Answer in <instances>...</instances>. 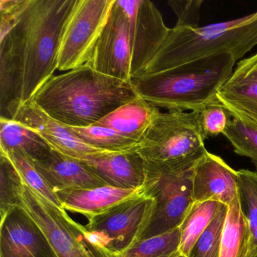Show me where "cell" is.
I'll return each instance as SVG.
<instances>
[{
  "label": "cell",
  "instance_id": "cell-1",
  "mask_svg": "<svg viewBox=\"0 0 257 257\" xmlns=\"http://www.w3.org/2000/svg\"><path fill=\"white\" fill-rule=\"evenodd\" d=\"M77 2L29 0L16 25L0 32L2 106L30 101L54 76L63 32Z\"/></svg>",
  "mask_w": 257,
  "mask_h": 257
},
{
  "label": "cell",
  "instance_id": "cell-2",
  "mask_svg": "<svg viewBox=\"0 0 257 257\" xmlns=\"http://www.w3.org/2000/svg\"><path fill=\"white\" fill-rule=\"evenodd\" d=\"M138 97L132 82L84 65L52 76L31 100L63 125L84 127Z\"/></svg>",
  "mask_w": 257,
  "mask_h": 257
},
{
  "label": "cell",
  "instance_id": "cell-3",
  "mask_svg": "<svg viewBox=\"0 0 257 257\" xmlns=\"http://www.w3.org/2000/svg\"><path fill=\"white\" fill-rule=\"evenodd\" d=\"M235 62L231 54H215L169 70L144 73L132 79V85L138 96L155 107L199 112L218 101V91L231 77Z\"/></svg>",
  "mask_w": 257,
  "mask_h": 257
},
{
  "label": "cell",
  "instance_id": "cell-4",
  "mask_svg": "<svg viewBox=\"0 0 257 257\" xmlns=\"http://www.w3.org/2000/svg\"><path fill=\"white\" fill-rule=\"evenodd\" d=\"M256 46L257 11L195 29L174 27L144 73L169 70L215 54H231L236 61Z\"/></svg>",
  "mask_w": 257,
  "mask_h": 257
},
{
  "label": "cell",
  "instance_id": "cell-5",
  "mask_svg": "<svg viewBox=\"0 0 257 257\" xmlns=\"http://www.w3.org/2000/svg\"><path fill=\"white\" fill-rule=\"evenodd\" d=\"M204 141L198 112H159L137 152L146 162L193 168L207 153Z\"/></svg>",
  "mask_w": 257,
  "mask_h": 257
},
{
  "label": "cell",
  "instance_id": "cell-6",
  "mask_svg": "<svg viewBox=\"0 0 257 257\" xmlns=\"http://www.w3.org/2000/svg\"><path fill=\"white\" fill-rule=\"evenodd\" d=\"M145 163L143 192L154 200V207L140 241L179 228L194 204V168Z\"/></svg>",
  "mask_w": 257,
  "mask_h": 257
},
{
  "label": "cell",
  "instance_id": "cell-7",
  "mask_svg": "<svg viewBox=\"0 0 257 257\" xmlns=\"http://www.w3.org/2000/svg\"><path fill=\"white\" fill-rule=\"evenodd\" d=\"M22 207L46 233L58 257H112L91 240L85 225L26 185Z\"/></svg>",
  "mask_w": 257,
  "mask_h": 257
},
{
  "label": "cell",
  "instance_id": "cell-8",
  "mask_svg": "<svg viewBox=\"0 0 257 257\" xmlns=\"http://www.w3.org/2000/svg\"><path fill=\"white\" fill-rule=\"evenodd\" d=\"M153 207L154 200L142 194L93 216L85 228L97 246L114 256L140 241Z\"/></svg>",
  "mask_w": 257,
  "mask_h": 257
},
{
  "label": "cell",
  "instance_id": "cell-9",
  "mask_svg": "<svg viewBox=\"0 0 257 257\" xmlns=\"http://www.w3.org/2000/svg\"><path fill=\"white\" fill-rule=\"evenodd\" d=\"M115 0H78L63 32L58 70L67 72L89 61Z\"/></svg>",
  "mask_w": 257,
  "mask_h": 257
},
{
  "label": "cell",
  "instance_id": "cell-10",
  "mask_svg": "<svg viewBox=\"0 0 257 257\" xmlns=\"http://www.w3.org/2000/svg\"><path fill=\"white\" fill-rule=\"evenodd\" d=\"M85 65L106 76L132 82V28L117 0Z\"/></svg>",
  "mask_w": 257,
  "mask_h": 257
},
{
  "label": "cell",
  "instance_id": "cell-11",
  "mask_svg": "<svg viewBox=\"0 0 257 257\" xmlns=\"http://www.w3.org/2000/svg\"><path fill=\"white\" fill-rule=\"evenodd\" d=\"M0 257H58L41 227L22 207L0 224Z\"/></svg>",
  "mask_w": 257,
  "mask_h": 257
},
{
  "label": "cell",
  "instance_id": "cell-12",
  "mask_svg": "<svg viewBox=\"0 0 257 257\" xmlns=\"http://www.w3.org/2000/svg\"><path fill=\"white\" fill-rule=\"evenodd\" d=\"M132 79L145 72L147 66L168 38L171 28L162 13L150 0H141L132 27Z\"/></svg>",
  "mask_w": 257,
  "mask_h": 257
},
{
  "label": "cell",
  "instance_id": "cell-13",
  "mask_svg": "<svg viewBox=\"0 0 257 257\" xmlns=\"http://www.w3.org/2000/svg\"><path fill=\"white\" fill-rule=\"evenodd\" d=\"M192 192L194 202L215 201L228 206L239 195L237 171L207 151L194 167Z\"/></svg>",
  "mask_w": 257,
  "mask_h": 257
},
{
  "label": "cell",
  "instance_id": "cell-14",
  "mask_svg": "<svg viewBox=\"0 0 257 257\" xmlns=\"http://www.w3.org/2000/svg\"><path fill=\"white\" fill-rule=\"evenodd\" d=\"M13 120L38 134L54 150L70 157L83 160L90 155L103 152L84 143L32 100L21 105Z\"/></svg>",
  "mask_w": 257,
  "mask_h": 257
},
{
  "label": "cell",
  "instance_id": "cell-15",
  "mask_svg": "<svg viewBox=\"0 0 257 257\" xmlns=\"http://www.w3.org/2000/svg\"><path fill=\"white\" fill-rule=\"evenodd\" d=\"M82 161L107 186L140 189L145 183V161L137 151L100 152L90 155Z\"/></svg>",
  "mask_w": 257,
  "mask_h": 257
},
{
  "label": "cell",
  "instance_id": "cell-16",
  "mask_svg": "<svg viewBox=\"0 0 257 257\" xmlns=\"http://www.w3.org/2000/svg\"><path fill=\"white\" fill-rule=\"evenodd\" d=\"M32 162L56 195L59 192L106 185L83 161L54 149L47 159Z\"/></svg>",
  "mask_w": 257,
  "mask_h": 257
},
{
  "label": "cell",
  "instance_id": "cell-17",
  "mask_svg": "<svg viewBox=\"0 0 257 257\" xmlns=\"http://www.w3.org/2000/svg\"><path fill=\"white\" fill-rule=\"evenodd\" d=\"M142 194L143 188L126 189L106 185L91 189L59 192L57 195L61 208L67 212L80 213L89 219Z\"/></svg>",
  "mask_w": 257,
  "mask_h": 257
},
{
  "label": "cell",
  "instance_id": "cell-18",
  "mask_svg": "<svg viewBox=\"0 0 257 257\" xmlns=\"http://www.w3.org/2000/svg\"><path fill=\"white\" fill-rule=\"evenodd\" d=\"M159 112L157 107L138 96L93 125L109 127L140 142Z\"/></svg>",
  "mask_w": 257,
  "mask_h": 257
},
{
  "label": "cell",
  "instance_id": "cell-19",
  "mask_svg": "<svg viewBox=\"0 0 257 257\" xmlns=\"http://www.w3.org/2000/svg\"><path fill=\"white\" fill-rule=\"evenodd\" d=\"M53 149L38 134L15 120L0 118V152L18 151L32 162L47 159Z\"/></svg>",
  "mask_w": 257,
  "mask_h": 257
},
{
  "label": "cell",
  "instance_id": "cell-20",
  "mask_svg": "<svg viewBox=\"0 0 257 257\" xmlns=\"http://www.w3.org/2000/svg\"><path fill=\"white\" fill-rule=\"evenodd\" d=\"M217 99L231 117L257 127V82L229 78L218 91Z\"/></svg>",
  "mask_w": 257,
  "mask_h": 257
},
{
  "label": "cell",
  "instance_id": "cell-21",
  "mask_svg": "<svg viewBox=\"0 0 257 257\" xmlns=\"http://www.w3.org/2000/svg\"><path fill=\"white\" fill-rule=\"evenodd\" d=\"M250 248V230L242 210L240 195L228 206L222 230L220 256L246 257Z\"/></svg>",
  "mask_w": 257,
  "mask_h": 257
},
{
  "label": "cell",
  "instance_id": "cell-22",
  "mask_svg": "<svg viewBox=\"0 0 257 257\" xmlns=\"http://www.w3.org/2000/svg\"><path fill=\"white\" fill-rule=\"evenodd\" d=\"M221 203L215 201L194 202L180 225V253L187 256L195 242L211 223Z\"/></svg>",
  "mask_w": 257,
  "mask_h": 257
},
{
  "label": "cell",
  "instance_id": "cell-23",
  "mask_svg": "<svg viewBox=\"0 0 257 257\" xmlns=\"http://www.w3.org/2000/svg\"><path fill=\"white\" fill-rule=\"evenodd\" d=\"M84 143L103 151L112 153L137 151L139 142L109 127L91 125L88 127H67Z\"/></svg>",
  "mask_w": 257,
  "mask_h": 257
},
{
  "label": "cell",
  "instance_id": "cell-24",
  "mask_svg": "<svg viewBox=\"0 0 257 257\" xmlns=\"http://www.w3.org/2000/svg\"><path fill=\"white\" fill-rule=\"evenodd\" d=\"M25 183L17 168L5 153L0 152V216L22 206Z\"/></svg>",
  "mask_w": 257,
  "mask_h": 257
},
{
  "label": "cell",
  "instance_id": "cell-25",
  "mask_svg": "<svg viewBox=\"0 0 257 257\" xmlns=\"http://www.w3.org/2000/svg\"><path fill=\"white\" fill-rule=\"evenodd\" d=\"M180 228L141 240L122 253L112 257H176L180 252Z\"/></svg>",
  "mask_w": 257,
  "mask_h": 257
},
{
  "label": "cell",
  "instance_id": "cell-26",
  "mask_svg": "<svg viewBox=\"0 0 257 257\" xmlns=\"http://www.w3.org/2000/svg\"><path fill=\"white\" fill-rule=\"evenodd\" d=\"M239 195L242 210L250 230V247L257 246V172L247 169L237 171Z\"/></svg>",
  "mask_w": 257,
  "mask_h": 257
},
{
  "label": "cell",
  "instance_id": "cell-27",
  "mask_svg": "<svg viewBox=\"0 0 257 257\" xmlns=\"http://www.w3.org/2000/svg\"><path fill=\"white\" fill-rule=\"evenodd\" d=\"M223 135L236 154L250 159L257 168V127L232 117Z\"/></svg>",
  "mask_w": 257,
  "mask_h": 257
},
{
  "label": "cell",
  "instance_id": "cell-28",
  "mask_svg": "<svg viewBox=\"0 0 257 257\" xmlns=\"http://www.w3.org/2000/svg\"><path fill=\"white\" fill-rule=\"evenodd\" d=\"M5 154L8 156L13 165L17 168L18 171L23 179L24 183L28 187L35 191L39 195L44 197L48 201H51L58 207H61L58 195L51 189L32 161L18 151H12Z\"/></svg>",
  "mask_w": 257,
  "mask_h": 257
},
{
  "label": "cell",
  "instance_id": "cell-29",
  "mask_svg": "<svg viewBox=\"0 0 257 257\" xmlns=\"http://www.w3.org/2000/svg\"><path fill=\"white\" fill-rule=\"evenodd\" d=\"M227 212L228 206L221 204L214 219L195 242L187 257L220 256L221 240Z\"/></svg>",
  "mask_w": 257,
  "mask_h": 257
},
{
  "label": "cell",
  "instance_id": "cell-30",
  "mask_svg": "<svg viewBox=\"0 0 257 257\" xmlns=\"http://www.w3.org/2000/svg\"><path fill=\"white\" fill-rule=\"evenodd\" d=\"M198 113L201 132L205 140L223 135L232 118L219 100L204 106Z\"/></svg>",
  "mask_w": 257,
  "mask_h": 257
},
{
  "label": "cell",
  "instance_id": "cell-31",
  "mask_svg": "<svg viewBox=\"0 0 257 257\" xmlns=\"http://www.w3.org/2000/svg\"><path fill=\"white\" fill-rule=\"evenodd\" d=\"M203 0H170L168 4L177 18L175 28L195 29L199 28Z\"/></svg>",
  "mask_w": 257,
  "mask_h": 257
},
{
  "label": "cell",
  "instance_id": "cell-32",
  "mask_svg": "<svg viewBox=\"0 0 257 257\" xmlns=\"http://www.w3.org/2000/svg\"><path fill=\"white\" fill-rule=\"evenodd\" d=\"M230 78L257 82V53L239 61Z\"/></svg>",
  "mask_w": 257,
  "mask_h": 257
},
{
  "label": "cell",
  "instance_id": "cell-33",
  "mask_svg": "<svg viewBox=\"0 0 257 257\" xmlns=\"http://www.w3.org/2000/svg\"><path fill=\"white\" fill-rule=\"evenodd\" d=\"M246 257H257V246L249 248V252Z\"/></svg>",
  "mask_w": 257,
  "mask_h": 257
},
{
  "label": "cell",
  "instance_id": "cell-34",
  "mask_svg": "<svg viewBox=\"0 0 257 257\" xmlns=\"http://www.w3.org/2000/svg\"><path fill=\"white\" fill-rule=\"evenodd\" d=\"M176 257H187L186 255H183V254L179 253L178 255Z\"/></svg>",
  "mask_w": 257,
  "mask_h": 257
}]
</instances>
